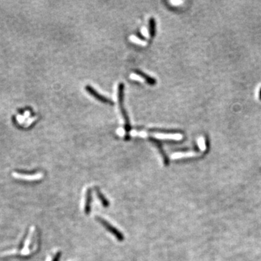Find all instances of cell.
I'll return each instance as SVG.
<instances>
[{
	"label": "cell",
	"instance_id": "1",
	"mask_svg": "<svg viewBox=\"0 0 261 261\" xmlns=\"http://www.w3.org/2000/svg\"><path fill=\"white\" fill-rule=\"evenodd\" d=\"M118 94H119V103H120V109H121V113H123V118L125 119V121H126V130L127 132L130 130V124H129V120L127 116L126 112H125V109L123 108V84H120L119 86V91H118Z\"/></svg>",
	"mask_w": 261,
	"mask_h": 261
},
{
	"label": "cell",
	"instance_id": "2",
	"mask_svg": "<svg viewBox=\"0 0 261 261\" xmlns=\"http://www.w3.org/2000/svg\"><path fill=\"white\" fill-rule=\"evenodd\" d=\"M98 220H99V221L101 224L103 225V226L105 227V228L108 229V230L110 232V233H112L113 235H114L116 238H117L118 240L119 241H123V235L120 233V232L117 229H115V227H113L112 225L109 224L108 221H106L104 219H102V218H98Z\"/></svg>",
	"mask_w": 261,
	"mask_h": 261
},
{
	"label": "cell",
	"instance_id": "3",
	"mask_svg": "<svg viewBox=\"0 0 261 261\" xmlns=\"http://www.w3.org/2000/svg\"><path fill=\"white\" fill-rule=\"evenodd\" d=\"M13 177L19 178V179H23L26 181H35L39 180L42 177V173H39L36 174H31V175H27V174L24 173H12Z\"/></svg>",
	"mask_w": 261,
	"mask_h": 261
},
{
	"label": "cell",
	"instance_id": "4",
	"mask_svg": "<svg viewBox=\"0 0 261 261\" xmlns=\"http://www.w3.org/2000/svg\"><path fill=\"white\" fill-rule=\"evenodd\" d=\"M86 91H89V93L90 94L92 95L93 97H94L96 98V99L99 100V101H101L102 102H104V103H109V104L113 103L112 101H110V100L108 99V98L104 97L101 94H99L97 93L94 89L93 88H91L90 86H86Z\"/></svg>",
	"mask_w": 261,
	"mask_h": 261
},
{
	"label": "cell",
	"instance_id": "5",
	"mask_svg": "<svg viewBox=\"0 0 261 261\" xmlns=\"http://www.w3.org/2000/svg\"><path fill=\"white\" fill-rule=\"evenodd\" d=\"M154 137L160 139H173V140H181L182 139V135L179 133L176 134H163V133H155Z\"/></svg>",
	"mask_w": 261,
	"mask_h": 261
},
{
	"label": "cell",
	"instance_id": "6",
	"mask_svg": "<svg viewBox=\"0 0 261 261\" xmlns=\"http://www.w3.org/2000/svg\"><path fill=\"white\" fill-rule=\"evenodd\" d=\"M91 191L90 189H88L86 191V203H85V213L88 214L90 212L91 210Z\"/></svg>",
	"mask_w": 261,
	"mask_h": 261
},
{
	"label": "cell",
	"instance_id": "7",
	"mask_svg": "<svg viewBox=\"0 0 261 261\" xmlns=\"http://www.w3.org/2000/svg\"><path fill=\"white\" fill-rule=\"evenodd\" d=\"M96 192H97V197L99 199L100 201H101L102 205H103L104 207H108L109 206V202L108 201V200H107L106 198L104 197V195L101 193V191H100L99 190H98V189H97V191H96Z\"/></svg>",
	"mask_w": 261,
	"mask_h": 261
},
{
	"label": "cell",
	"instance_id": "8",
	"mask_svg": "<svg viewBox=\"0 0 261 261\" xmlns=\"http://www.w3.org/2000/svg\"><path fill=\"white\" fill-rule=\"evenodd\" d=\"M129 39H130L132 42H133V43L139 44V45H142V46H146L147 44L146 41H142V40L138 39L137 37L134 36H131L129 37Z\"/></svg>",
	"mask_w": 261,
	"mask_h": 261
},
{
	"label": "cell",
	"instance_id": "9",
	"mask_svg": "<svg viewBox=\"0 0 261 261\" xmlns=\"http://www.w3.org/2000/svg\"><path fill=\"white\" fill-rule=\"evenodd\" d=\"M156 144H157V147H158V149H159V150H160V153L162 154V157H163V160H164V163H165V165H166V166H168V165H169V160H168V158H167L166 155V154L164 153L163 149H162V147H161V145H160V144L157 143V142H156Z\"/></svg>",
	"mask_w": 261,
	"mask_h": 261
},
{
	"label": "cell",
	"instance_id": "10",
	"mask_svg": "<svg viewBox=\"0 0 261 261\" xmlns=\"http://www.w3.org/2000/svg\"><path fill=\"white\" fill-rule=\"evenodd\" d=\"M138 73H139L140 75H142V77H143L144 79H145V80H146V81H147V83H148V84H151V85H153V84H155L156 83L155 80V79H153L152 78L147 76V75L144 74L143 73H142V72H140V71H138Z\"/></svg>",
	"mask_w": 261,
	"mask_h": 261
},
{
	"label": "cell",
	"instance_id": "11",
	"mask_svg": "<svg viewBox=\"0 0 261 261\" xmlns=\"http://www.w3.org/2000/svg\"><path fill=\"white\" fill-rule=\"evenodd\" d=\"M150 23V36L151 37H154L155 34V22L153 18H151L149 21Z\"/></svg>",
	"mask_w": 261,
	"mask_h": 261
},
{
	"label": "cell",
	"instance_id": "12",
	"mask_svg": "<svg viewBox=\"0 0 261 261\" xmlns=\"http://www.w3.org/2000/svg\"><path fill=\"white\" fill-rule=\"evenodd\" d=\"M130 78L133 80H136V81H140V82H144L143 78L139 76V75H136V74H134V73H131V74L130 75Z\"/></svg>",
	"mask_w": 261,
	"mask_h": 261
},
{
	"label": "cell",
	"instance_id": "13",
	"mask_svg": "<svg viewBox=\"0 0 261 261\" xmlns=\"http://www.w3.org/2000/svg\"><path fill=\"white\" fill-rule=\"evenodd\" d=\"M25 119H26V118H25V117H24V115H17V120H18L20 123H23L24 120H25Z\"/></svg>",
	"mask_w": 261,
	"mask_h": 261
},
{
	"label": "cell",
	"instance_id": "14",
	"mask_svg": "<svg viewBox=\"0 0 261 261\" xmlns=\"http://www.w3.org/2000/svg\"><path fill=\"white\" fill-rule=\"evenodd\" d=\"M142 34H143L145 37L148 38L149 37V34H148V32H147V29L146 28L143 27L142 29Z\"/></svg>",
	"mask_w": 261,
	"mask_h": 261
},
{
	"label": "cell",
	"instance_id": "15",
	"mask_svg": "<svg viewBox=\"0 0 261 261\" xmlns=\"http://www.w3.org/2000/svg\"><path fill=\"white\" fill-rule=\"evenodd\" d=\"M36 119V117H33V118H30V120H28V122H27V123H26V126L27 127V126H30V125L31 124V123H32L33 120H35Z\"/></svg>",
	"mask_w": 261,
	"mask_h": 261
},
{
	"label": "cell",
	"instance_id": "16",
	"mask_svg": "<svg viewBox=\"0 0 261 261\" xmlns=\"http://www.w3.org/2000/svg\"><path fill=\"white\" fill-rule=\"evenodd\" d=\"M60 253H57L56 255L55 256V258H53V260H52V261H59V259H60Z\"/></svg>",
	"mask_w": 261,
	"mask_h": 261
},
{
	"label": "cell",
	"instance_id": "17",
	"mask_svg": "<svg viewBox=\"0 0 261 261\" xmlns=\"http://www.w3.org/2000/svg\"><path fill=\"white\" fill-rule=\"evenodd\" d=\"M117 132H118V133L120 136H123L124 135V131H123V130L122 128H119V129H118V130L117 131Z\"/></svg>",
	"mask_w": 261,
	"mask_h": 261
},
{
	"label": "cell",
	"instance_id": "18",
	"mask_svg": "<svg viewBox=\"0 0 261 261\" xmlns=\"http://www.w3.org/2000/svg\"><path fill=\"white\" fill-rule=\"evenodd\" d=\"M29 115H30V112H29V111H26V112L24 113V117H25V118H28Z\"/></svg>",
	"mask_w": 261,
	"mask_h": 261
},
{
	"label": "cell",
	"instance_id": "19",
	"mask_svg": "<svg viewBox=\"0 0 261 261\" xmlns=\"http://www.w3.org/2000/svg\"><path fill=\"white\" fill-rule=\"evenodd\" d=\"M171 3H172L173 4H181L182 3V2H171Z\"/></svg>",
	"mask_w": 261,
	"mask_h": 261
},
{
	"label": "cell",
	"instance_id": "20",
	"mask_svg": "<svg viewBox=\"0 0 261 261\" xmlns=\"http://www.w3.org/2000/svg\"><path fill=\"white\" fill-rule=\"evenodd\" d=\"M259 99L261 101V88L260 89V91H259Z\"/></svg>",
	"mask_w": 261,
	"mask_h": 261
}]
</instances>
